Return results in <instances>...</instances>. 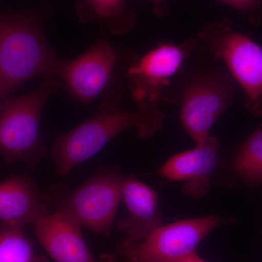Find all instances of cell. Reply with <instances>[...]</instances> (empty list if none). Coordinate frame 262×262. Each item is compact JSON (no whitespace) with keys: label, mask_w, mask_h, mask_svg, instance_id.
<instances>
[{"label":"cell","mask_w":262,"mask_h":262,"mask_svg":"<svg viewBox=\"0 0 262 262\" xmlns=\"http://www.w3.org/2000/svg\"><path fill=\"white\" fill-rule=\"evenodd\" d=\"M164 115L157 113L122 110L116 98L108 96L92 117L75 128L57 136L51 158L58 175L67 177L73 169L97 155L105 145L129 128H136L141 139H150L163 125Z\"/></svg>","instance_id":"cell-1"},{"label":"cell","mask_w":262,"mask_h":262,"mask_svg":"<svg viewBox=\"0 0 262 262\" xmlns=\"http://www.w3.org/2000/svg\"><path fill=\"white\" fill-rule=\"evenodd\" d=\"M63 60L48 44L39 19L0 13V103L33 78L56 77Z\"/></svg>","instance_id":"cell-2"},{"label":"cell","mask_w":262,"mask_h":262,"mask_svg":"<svg viewBox=\"0 0 262 262\" xmlns=\"http://www.w3.org/2000/svg\"><path fill=\"white\" fill-rule=\"evenodd\" d=\"M63 83L56 76H43L32 92L0 103V156L5 163L23 161L37 167L47 153L40 131L45 103Z\"/></svg>","instance_id":"cell-3"},{"label":"cell","mask_w":262,"mask_h":262,"mask_svg":"<svg viewBox=\"0 0 262 262\" xmlns=\"http://www.w3.org/2000/svg\"><path fill=\"white\" fill-rule=\"evenodd\" d=\"M123 178L116 169H101L75 189L56 184L45 195L55 212L64 213L94 233L108 237L122 200Z\"/></svg>","instance_id":"cell-4"},{"label":"cell","mask_w":262,"mask_h":262,"mask_svg":"<svg viewBox=\"0 0 262 262\" xmlns=\"http://www.w3.org/2000/svg\"><path fill=\"white\" fill-rule=\"evenodd\" d=\"M198 38L227 66L245 95V106L262 115V48L253 39L232 28L229 19L206 24Z\"/></svg>","instance_id":"cell-5"},{"label":"cell","mask_w":262,"mask_h":262,"mask_svg":"<svg viewBox=\"0 0 262 262\" xmlns=\"http://www.w3.org/2000/svg\"><path fill=\"white\" fill-rule=\"evenodd\" d=\"M222 223L219 217L206 216L162 225L140 242L122 239L117 256L122 262H178L195 252L200 243Z\"/></svg>","instance_id":"cell-6"},{"label":"cell","mask_w":262,"mask_h":262,"mask_svg":"<svg viewBox=\"0 0 262 262\" xmlns=\"http://www.w3.org/2000/svg\"><path fill=\"white\" fill-rule=\"evenodd\" d=\"M196 46L195 40L180 45L162 44L147 52L127 70V86L137 110L149 113L160 110L164 88L177 73Z\"/></svg>","instance_id":"cell-7"},{"label":"cell","mask_w":262,"mask_h":262,"mask_svg":"<svg viewBox=\"0 0 262 262\" xmlns=\"http://www.w3.org/2000/svg\"><path fill=\"white\" fill-rule=\"evenodd\" d=\"M234 94V79L225 73L201 76L188 84L181 102L180 120L196 145L209 137L212 127L230 104Z\"/></svg>","instance_id":"cell-8"},{"label":"cell","mask_w":262,"mask_h":262,"mask_svg":"<svg viewBox=\"0 0 262 262\" xmlns=\"http://www.w3.org/2000/svg\"><path fill=\"white\" fill-rule=\"evenodd\" d=\"M116 61L113 48L102 37L75 59H63L56 77L72 97L88 106L104 91Z\"/></svg>","instance_id":"cell-9"},{"label":"cell","mask_w":262,"mask_h":262,"mask_svg":"<svg viewBox=\"0 0 262 262\" xmlns=\"http://www.w3.org/2000/svg\"><path fill=\"white\" fill-rule=\"evenodd\" d=\"M32 226L36 238L55 262H120L117 254L96 258L82 236V227L61 212H54Z\"/></svg>","instance_id":"cell-10"},{"label":"cell","mask_w":262,"mask_h":262,"mask_svg":"<svg viewBox=\"0 0 262 262\" xmlns=\"http://www.w3.org/2000/svg\"><path fill=\"white\" fill-rule=\"evenodd\" d=\"M220 141L209 136L203 144L172 157L160 168L158 174L168 181H183L182 191L191 198L206 195L210 179L220 157Z\"/></svg>","instance_id":"cell-11"},{"label":"cell","mask_w":262,"mask_h":262,"mask_svg":"<svg viewBox=\"0 0 262 262\" xmlns=\"http://www.w3.org/2000/svg\"><path fill=\"white\" fill-rule=\"evenodd\" d=\"M122 200L126 206L127 216L117 222V228L129 242H140L162 225L155 190L138 180L125 176L122 180Z\"/></svg>","instance_id":"cell-12"},{"label":"cell","mask_w":262,"mask_h":262,"mask_svg":"<svg viewBox=\"0 0 262 262\" xmlns=\"http://www.w3.org/2000/svg\"><path fill=\"white\" fill-rule=\"evenodd\" d=\"M46 195L27 176H13L0 182V223L33 225L49 215Z\"/></svg>","instance_id":"cell-13"},{"label":"cell","mask_w":262,"mask_h":262,"mask_svg":"<svg viewBox=\"0 0 262 262\" xmlns=\"http://www.w3.org/2000/svg\"><path fill=\"white\" fill-rule=\"evenodd\" d=\"M81 17L98 19L107 24L116 35L130 31L136 23V15L125 8V0H84L80 5Z\"/></svg>","instance_id":"cell-14"},{"label":"cell","mask_w":262,"mask_h":262,"mask_svg":"<svg viewBox=\"0 0 262 262\" xmlns=\"http://www.w3.org/2000/svg\"><path fill=\"white\" fill-rule=\"evenodd\" d=\"M22 226L0 223V262H51L35 251V241Z\"/></svg>","instance_id":"cell-15"},{"label":"cell","mask_w":262,"mask_h":262,"mask_svg":"<svg viewBox=\"0 0 262 262\" xmlns=\"http://www.w3.org/2000/svg\"><path fill=\"white\" fill-rule=\"evenodd\" d=\"M233 164L234 170L244 180L253 184L262 182V127L245 141Z\"/></svg>","instance_id":"cell-16"},{"label":"cell","mask_w":262,"mask_h":262,"mask_svg":"<svg viewBox=\"0 0 262 262\" xmlns=\"http://www.w3.org/2000/svg\"><path fill=\"white\" fill-rule=\"evenodd\" d=\"M246 15L250 24L258 27L262 22V0H221Z\"/></svg>","instance_id":"cell-17"},{"label":"cell","mask_w":262,"mask_h":262,"mask_svg":"<svg viewBox=\"0 0 262 262\" xmlns=\"http://www.w3.org/2000/svg\"><path fill=\"white\" fill-rule=\"evenodd\" d=\"M153 5V11L158 16H165L168 15V9L167 8L165 0H149Z\"/></svg>","instance_id":"cell-18"},{"label":"cell","mask_w":262,"mask_h":262,"mask_svg":"<svg viewBox=\"0 0 262 262\" xmlns=\"http://www.w3.org/2000/svg\"><path fill=\"white\" fill-rule=\"evenodd\" d=\"M178 262H207L205 261L204 259H203L201 257H200L198 256V253L195 252H193L190 253V254L188 255V256H185V257L183 258L182 259H181L180 261Z\"/></svg>","instance_id":"cell-19"}]
</instances>
